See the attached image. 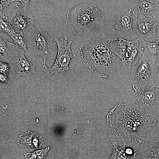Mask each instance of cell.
Returning <instances> with one entry per match:
<instances>
[{"label":"cell","mask_w":159,"mask_h":159,"mask_svg":"<svg viewBox=\"0 0 159 159\" xmlns=\"http://www.w3.org/2000/svg\"><path fill=\"white\" fill-rule=\"evenodd\" d=\"M107 120L114 133L124 142H134L148 138L155 128L157 118L133 102L124 101L110 111Z\"/></svg>","instance_id":"cell-1"},{"label":"cell","mask_w":159,"mask_h":159,"mask_svg":"<svg viewBox=\"0 0 159 159\" xmlns=\"http://www.w3.org/2000/svg\"><path fill=\"white\" fill-rule=\"evenodd\" d=\"M110 37L105 33L97 35L79 47L81 59L88 69L104 80L124 72L120 59L108 47Z\"/></svg>","instance_id":"cell-2"},{"label":"cell","mask_w":159,"mask_h":159,"mask_svg":"<svg viewBox=\"0 0 159 159\" xmlns=\"http://www.w3.org/2000/svg\"><path fill=\"white\" fill-rule=\"evenodd\" d=\"M104 15L99 4L94 1H82L68 8L65 20L69 29L75 35H87L100 29Z\"/></svg>","instance_id":"cell-3"},{"label":"cell","mask_w":159,"mask_h":159,"mask_svg":"<svg viewBox=\"0 0 159 159\" xmlns=\"http://www.w3.org/2000/svg\"><path fill=\"white\" fill-rule=\"evenodd\" d=\"M54 40L58 47L55 62L50 68H48L45 65L43 64L41 68L46 75L48 77L68 70L69 65L71 59L76 56L71 48L72 42L70 41L68 42L67 37L61 38L55 37Z\"/></svg>","instance_id":"cell-4"},{"label":"cell","mask_w":159,"mask_h":159,"mask_svg":"<svg viewBox=\"0 0 159 159\" xmlns=\"http://www.w3.org/2000/svg\"><path fill=\"white\" fill-rule=\"evenodd\" d=\"M33 32V36L29 44V51L35 55H40L43 59L44 65L47 59L54 61L57 48L49 36L39 28Z\"/></svg>","instance_id":"cell-5"},{"label":"cell","mask_w":159,"mask_h":159,"mask_svg":"<svg viewBox=\"0 0 159 159\" xmlns=\"http://www.w3.org/2000/svg\"><path fill=\"white\" fill-rule=\"evenodd\" d=\"M156 63L149 59L143 54L138 62L132 69L130 79L133 89L142 85L154 83L157 81Z\"/></svg>","instance_id":"cell-6"},{"label":"cell","mask_w":159,"mask_h":159,"mask_svg":"<svg viewBox=\"0 0 159 159\" xmlns=\"http://www.w3.org/2000/svg\"><path fill=\"white\" fill-rule=\"evenodd\" d=\"M133 89L135 94L133 102L148 113L152 114L159 104V86L152 83Z\"/></svg>","instance_id":"cell-7"},{"label":"cell","mask_w":159,"mask_h":159,"mask_svg":"<svg viewBox=\"0 0 159 159\" xmlns=\"http://www.w3.org/2000/svg\"><path fill=\"white\" fill-rule=\"evenodd\" d=\"M134 24L137 32L144 40L154 42L158 37L156 28L159 21L151 17H147L139 13H133Z\"/></svg>","instance_id":"cell-8"},{"label":"cell","mask_w":159,"mask_h":159,"mask_svg":"<svg viewBox=\"0 0 159 159\" xmlns=\"http://www.w3.org/2000/svg\"><path fill=\"white\" fill-rule=\"evenodd\" d=\"M6 21L17 30L27 32L34 30V18L27 7L16 6L12 14L6 17Z\"/></svg>","instance_id":"cell-9"},{"label":"cell","mask_w":159,"mask_h":159,"mask_svg":"<svg viewBox=\"0 0 159 159\" xmlns=\"http://www.w3.org/2000/svg\"><path fill=\"white\" fill-rule=\"evenodd\" d=\"M143 54L141 40L137 38L128 40L126 53L121 60L123 66L126 68L132 69L138 62Z\"/></svg>","instance_id":"cell-10"},{"label":"cell","mask_w":159,"mask_h":159,"mask_svg":"<svg viewBox=\"0 0 159 159\" xmlns=\"http://www.w3.org/2000/svg\"><path fill=\"white\" fill-rule=\"evenodd\" d=\"M25 52L22 50L19 53H16L11 59L16 72V78L23 76L28 79L36 72V65L31 62V59L25 56Z\"/></svg>","instance_id":"cell-11"},{"label":"cell","mask_w":159,"mask_h":159,"mask_svg":"<svg viewBox=\"0 0 159 159\" xmlns=\"http://www.w3.org/2000/svg\"><path fill=\"white\" fill-rule=\"evenodd\" d=\"M139 149L134 151L136 159H159V139L151 140L146 138L139 142Z\"/></svg>","instance_id":"cell-12"},{"label":"cell","mask_w":159,"mask_h":159,"mask_svg":"<svg viewBox=\"0 0 159 159\" xmlns=\"http://www.w3.org/2000/svg\"><path fill=\"white\" fill-rule=\"evenodd\" d=\"M132 13L141 14L159 21V3L155 0H138L134 2Z\"/></svg>","instance_id":"cell-13"},{"label":"cell","mask_w":159,"mask_h":159,"mask_svg":"<svg viewBox=\"0 0 159 159\" xmlns=\"http://www.w3.org/2000/svg\"><path fill=\"white\" fill-rule=\"evenodd\" d=\"M132 9H130L126 12H119L115 16V28L117 30H122L126 35H131L134 33L132 28Z\"/></svg>","instance_id":"cell-14"},{"label":"cell","mask_w":159,"mask_h":159,"mask_svg":"<svg viewBox=\"0 0 159 159\" xmlns=\"http://www.w3.org/2000/svg\"><path fill=\"white\" fill-rule=\"evenodd\" d=\"M18 142L21 147L36 148L40 147L44 143L42 136L32 131L22 133L18 138Z\"/></svg>","instance_id":"cell-15"},{"label":"cell","mask_w":159,"mask_h":159,"mask_svg":"<svg viewBox=\"0 0 159 159\" xmlns=\"http://www.w3.org/2000/svg\"><path fill=\"white\" fill-rule=\"evenodd\" d=\"M128 40L116 35L111 36L107 42L110 50L116 55L120 60L123 57L126 51Z\"/></svg>","instance_id":"cell-16"},{"label":"cell","mask_w":159,"mask_h":159,"mask_svg":"<svg viewBox=\"0 0 159 159\" xmlns=\"http://www.w3.org/2000/svg\"><path fill=\"white\" fill-rule=\"evenodd\" d=\"M143 54L149 59L156 63L159 60V41L154 42L141 40Z\"/></svg>","instance_id":"cell-17"},{"label":"cell","mask_w":159,"mask_h":159,"mask_svg":"<svg viewBox=\"0 0 159 159\" xmlns=\"http://www.w3.org/2000/svg\"><path fill=\"white\" fill-rule=\"evenodd\" d=\"M0 59H5L8 55L16 53L14 51L16 47L14 43H11L6 39L0 37Z\"/></svg>","instance_id":"cell-18"},{"label":"cell","mask_w":159,"mask_h":159,"mask_svg":"<svg viewBox=\"0 0 159 159\" xmlns=\"http://www.w3.org/2000/svg\"><path fill=\"white\" fill-rule=\"evenodd\" d=\"M113 150L109 159H130V155L125 152V145L124 144L119 146L117 142H112Z\"/></svg>","instance_id":"cell-19"},{"label":"cell","mask_w":159,"mask_h":159,"mask_svg":"<svg viewBox=\"0 0 159 159\" xmlns=\"http://www.w3.org/2000/svg\"><path fill=\"white\" fill-rule=\"evenodd\" d=\"M10 37L13 41L16 47L27 51L28 43L26 38L23 32L21 31L19 33L15 32Z\"/></svg>","instance_id":"cell-20"},{"label":"cell","mask_w":159,"mask_h":159,"mask_svg":"<svg viewBox=\"0 0 159 159\" xmlns=\"http://www.w3.org/2000/svg\"><path fill=\"white\" fill-rule=\"evenodd\" d=\"M50 149L48 147L44 149L36 150L32 153H26L24 154L26 159H45L48 152Z\"/></svg>","instance_id":"cell-21"},{"label":"cell","mask_w":159,"mask_h":159,"mask_svg":"<svg viewBox=\"0 0 159 159\" xmlns=\"http://www.w3.org/2000/svg\"><path fill=\"white\" fill-rule=\"evenodd\" d=\"M0 21L1 32L10 36L16 32L12 26L8 22L4 21L1 18H0Z\"/></svg>","instance_id":"cell-22"},{"label":"cell","mask_w":159,"mask_h":159,"mask_svg":"<svg viewBox=\"0 0 159 159\" xmlns=\"http://www.w3.org/2000/svg\"><path fill=\"white\" fill-rule=\"evenodd\" d=\"M15 1H16V0H0V18H3L5 17L4 13L6 8Z\"/></svg>","instance_id":"cell-23"},{"label":"cell","mask_w":159,"mask_h":159,"mask_svg":"<svg viewBox=\"0 0 159 159\" xmlns=\"http://www.w3.org/2000/svg\"><path fill=\"white\" fill-rule=\"evenodd\" d=\"M11 65L6 62H0V73L9 75V71Z\"/></svg>","instance_id":"cell-24"},{"label":"cell","mask_w":159,"mask_h":159,"mask_svg":"<svg viewBox=\"0 0 159 159\" xmlns=\"http://www.w3.org/2000/svg\"><path fill=\"white\" fill-rule=\"evenodd\" d=\"M0 80L1 83L8 84L10 83L9 75L0 73Z\"/></svg>","instance_id":"cell-25"},{"label":"cell","mask_w":159,"mask_h":159,"mask_svg":"<svg viewBox=\"0 0 159 159\" xmlns=\"http://www.w3.org/2000/svg\"><path fill=\"white\" fill-rule=\"evenodd\" d=\"M16 1H20L22 6L27 8L29 2V0H16Z\"/></svg>","instance_id":"cell-26"},{"label":"cell","mask_w":159,"mask_h":159,"mask_svg":"<svg viewBox=\"0 0 159 159\" xmlns=\"http://www.w3.org/2000/svg\"><path fill=\"white\" fill-rule=\"evenodd\" d=\"M157 69L156 74V78L157 80L159 79V60L156 63Z\"/></svg>","instance_id":"cell-27"},{"label":"cell","mask_w":159,"mask_h":159,"mask_svg":"<svg viewBox=\"0 0 159 159\" xmlns=\"http://www.w3.org/2000/svg\"><path fill=\"white\" fill-rule=\"evenodd\" d=\"M125 152L127 155H131L132 154L133 151L131 149L127 148L125 149Z\"/></svg>","instance_id":"cell-28"}]
</instances>
